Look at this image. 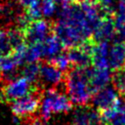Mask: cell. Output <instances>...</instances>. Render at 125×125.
<instances>
[{"label":"cell","instance_id":"9c48e42d","mask_svg":"<svg viewBox=\"0 0 125 125\" xmlns=\"http://www.w3.org/2000/svg\"><path fill=\"white\" fill-rule=\"evenodd\" d=\"M63 80V71L59 69L53 63L45 62L40 65L39 82L48 88H55Z\"/></svg>","mask_w":125,"mask_h":125},{"label":"cell","instance_id":"9a60e30c","mask_svg":"<svg viewBox=\"0 0 125 125\" xmlns=\"http://www.w3.org/2000/svg\"><path fill=\"white\" fill-rule=\"evenodd\" d=\"M108 42H95L92 52V64L99 68H109L108 64Z\"/></svg>","mask_w":125,"mask_h":125},{"label":"cell","instance_id":"5bb4252c","mask_svg":"<svg viewBox=\"0 0 125 125\" xmlns=\"http://www.w3.org/2000/svg\"><path fill=\"white\" fill-rule=\"evenodd\" d=\"M21 66L12 53L0 55V76L5 81H11L17 77V70Z\"/></svg>","mask_w":125,"mask_h":125},{"label":"cell","instance_id":"603a6c76","mask_svg":"<svg viewBox=\"0 0 125 125\" xmlns=\"http://www.w3.org/2000/svg\"><path fill=\"white\" fill-rule=\"evenodd\" d=\"M13 47L10 43L8 31L0 27V55H7L12 53Z\"/></svg>","mask_w":125,"mask_h":125},{"label":"cell","instance_id":"d4e9b609","mask_svg":"<svg viewBox=\"0 0 125 125\" xmlns=\"http://www.w3.org/2000/svg\"><path fill=\"white\" fill-rule=\"evenodd\" d=\"M25 14H26V16L29 18V20L31 21L41 19V17L43 16L42 15V11H41V2L39 4L33 5V6L29 7L28 9H26Z\"/></svg>","mask_w":125,"mask_h":125},{"label":"cell","instance_id":"6da1fadb","mask_svg":"<svg viewBox=\"0 0 125 125\" xmlns=\"http://www.w3.org/2000/svg\"><path fill=\"white\" fill-rule=\"evenodd\" d=\"M56 15L57 21L53 24V31L61 39L64 48L78 47L93 38L96 28L79 4H62Z\"/></svg>","mask_w":125,"mask_h":125},{"label":"cell","instance_id":"5b68a950","mask_svg":"<svg viewBox=\"0 0 125 125\" xmlns=\"http://www.w3.org/2000/svg\"><path fill=\"white\" fill-rule=\"evenodd\" d=\"M41 95L37 91H34L19 100H16L11 104L13 113L18 118H24L31 116L40 107Z\"/></svg>","mask_w":125,"mask_h":125},{"label":"cell","instance_id":"ffe728a7","mask_svg":"<svg viewBox=\"0 0 125 125\" xmlns=\"http://www.w3.org/2000/svg\"><path fill=\"white\" fill-rule=\"evenodd\" d=\"M114 18L116 28L125 24V0H117L111 12Z\"/></svg>","mask_w":125,"mask_h":125},{"label":"cell","instance_id":"4316f807","mask_svg":"<svg viewBox=\"0 0 125 125\" xmlns=\"http://www.w3.org/2000/svg\"><path fill=\"white\" fill-rule=\"evenodd\" d=\"M17 1L21 6V8H24L25 10L28 9L29 7L36 5V4H39L41 2V0H17Z\"/></svg>","mask_w":125,"mask_h":125},{"label":"cell","instance_id":"8992f818","mask_svg":"<svg viewBox=\"0 0 125 125\" xmlns=\"http://www.w3.org/2000/svg\"><path fill=\"white\" fill-rule=\"evenodd\" d=\"M53 30V24L46 20L39 19L33 21L23 31L25 43L27 45L43 43Z\"/></svg>","mask_w":125,"mask_h":125},{"label":"cell","instance_id":"484cf974","mask_svg":"<svg viewBox=\"0 0 125 125\" xmlns=\"http://www.w3.org/2000/svg\"><path fill=\"white\" fill-rule=\"evenodd\" d=\"M95 1L100 5V7L103 10H104L106 14L111 15V12L117 0H95Z\"/></svg>","mask_w":125,"mask_h":125},{"label":"cell","instance_id":"2e32d148","mask_svg":"<svg viewBox=\"0 0 125 125\" xmlns=\"http://www.w3.org/2000/svg\"><path fill=\"white\" fill-rule=\"evenodd\" d=\"M67 55L71 62V64L74 67L86 68L89 67L92 63V55L86 50H84L81 46L69 49Z\"/></svg>","mask_w":125,"mask_h":125},{"label":"cell","instance_id":"8fae6325","mask_svg":"<svg viewBox=\"0 0 125 125\" xmlns=\"http://www.w3.org/2000/svg\"><path fill=\"white\" fill-rule=\"evenodd\" d=\"M87 72L90 80V84L94 94L99 90L108 86L112 76L110 73V68H99V67H87Z\"/></svg>","mask_w":125,"mask_h":125},{"label":"cell","instance_id":"ba28073f","mask_svg":"<svg viewBox=\"0 0 125 125\" xmlns=\"http://www.w3.org/2000/svg\"><path fill=\"white\" fill-rule=\"evenodd\" d=\"M116 34L117 28L114 18L112 15H106L102 19L98 27L94 31L92 39L95 42H108L113 40L116 37Z\"/></svg>","mask_w":125,"mask_h":125},{"label":"cell","instance_id":"d6986e66","mask_svg":"<svg viewBox=\"0 0 125 125\" xmlns=\"http://www.w3.org/2000/svg\"><path fill=\"white\" fill-rule=\"evenodd\" d=\"M39 73H40V64L38 62L26 63L21 71L22 76L28 79L32 84H35L37 81H39Z\"/></svg>","mask_w":125,"mask_h":125},{"label":"cell","instance_id":"7402d4cb","mask_svg":"<svg viewBox=\"0 0 125 125\" xmlns=\"http://www.w3.org/2000/svg\"><path fill=\"white\" fill-rule=\"evenodd\" d=\"M112 83L119 93L122 94L125 91V67L114 71V74L112 75Z\"/></svg>","mask_w":125,"mask_h":125},{"label":"cell","instance_id":"f546056e","mask_svg":"<svg viewBox=\"0 0 125 125\" xmlns=\"http://www.w3.org/2000/svg\"><path fill=\"white\" fill-rule=\"evenodd\" d=\"M2 6H3V4H2V2L0 0V14H1V11H2Z\"/></svg>","mask_w":125,"mask_h":125},{"label":"cell","instance_id":"44dd1931","mask_svg":"<svg viewBox=\"0 0 125 125\" xmlns=\"http://www.w3.org/2000/svg\"><path fill=\"white\" fill-rule=\"evenodd\" d=\"M51 63H53L54 65H56L59 69H61L62 71H67L69 70L71 64V62L68 58L67 53H61L58 56H56L55 58H53L51 61H49Z\"/></svg>","mask_w":125,"mask_h":125},{"label":"cell","instance_id":"f1b7e54d","mask_svg":"<svg viewBox=\"0 0 125 125\" xmlns=\"http://www.w3.org/2000/svg\"><path fill=\"white\" fill-rule=\"evenodd\" d=\"M29 125H43V123L39 119H34V120L31 121V123Z\"/></svg>","mask_w":125,"mask_h":125},{"label":"cell","instance_id":"ac0fdd59","mask_svg":"<svg viewBox=\"0 0 125 125\" xmlns=\"http://www.w3.org/2000/svg\"><path fill=\"white\" fill-rule=\"evenodd\" d=\"M43 56V47L42 43L39 44H33V45H27L26 55H25V62H38Z\"/></svg>","mask_w":125,"mask_h":125},{"label":"cell","instance_id":"3957f363","mask_svg":"<svg viewBox=\"0 0 125 125\" xmlns=\"http://www.w3.org/2000/svg\"><path fill=\"white\" fill-rule=\"evenodd\" d=\"M71 106V101L68 96L56 88H47L41 94L40 115L45 121L49 120L55 113L68 112Z\"/></svg>","mask_w":125,"mask_h":125},{"label":"cell","instance_id":"e0dca14e","mask_svg":"<svg viewBox=\"0 0 125 125\" xmlns=\"http://www.w3.org/2000/svg\"><path fill=\"white\" fill-rule=\"evenodd\" d=\"M42 47H43V56L48 61H51L53 58L61 54L62 49L64 48L62 42L55 33L50 34L45 39V41L42 43Z\"/></svg>","mask_w":125,"mask_h":125},{"label":"cell","instance_id":"277c9868","mask_svg":"<svg viewBox=\"0 0 125 125\" xmlns=\"http://www.w3.org/2000/svg\"><path fill=\"white\" fill-rule=\"evenodd\" d=\"M37 87L23 76L16 77L11 81H8L2 88V98L10 103L19 100L34 91H37Z\"/></svg>","mask_w":125,"mask_h":125},{"label":"cell","instance_id":"30bf717a","mask_svg":"<svg viewBox=\"0 0 125 125\" xmlns=\"http://www.w3.org/2000/svg\"><path fill=\"white\" fill-rule=\"evenodd\" d=\"M101 113L86 105H79L74 111L71 125H101Z\"/></svg>","mask_w":125,"mask_h":125},{"label":"cell","instance_id":"cb8c5ba5","mask_svg":"<svg viewBox=\"0 0 125 125\" xmlns=\"http://www.w3.org/2000/svg\"><path fill=\"white\" fill-rule=\"evenodd\" d=\"M41 11L45 18H51L58 12L57 2L55 0H41Z\"/></svg>","mask_w":125,"mask_h":125},{"label":"cell","instance_id":"83f0119b","mask_svg":"<svg viewBox=\"0 0 125 125\" xmlns=\"http://www.w3.org/2000/svg\"><path fill=\"white\" fill-rule=\"evenodd\" d=\"M84 0H62L63 4H79Z\"/></svg>","mask_w":125,"mask_h":125},{"label":"cell","instance_id":"52a82bcc","mask_svg":"<svg viewBox=\"0 0 125 125\" xmlns=\"http://www.w3.org/2000/svg\"><path fill=\"white\" fill-rule=\"evenodd\" d=\"M92 101L95 108L99 112L114 107L121 102L118 96V91L114 86H106L99 90L94 94Z\"/></svg>","mask_w":125,"mask_h":125},{"label":"cell","instance_id":"4fadbf2b","mask_svg":"<svg viewBox=\"0 0 125 125\" xmlns=\"http://www.w3.org/2000/svg\"><path fill=\"white\" fill-rule=\"evenodd\" d=\"M100 113L104 125H125V102Z\"/></svg>","mask_w":125,"mask_h":125},{"label":"cell","instance_id":"7c38bea8","mask_svg":"<svg viewBox=\"0 0 125 125\" xmlns=\"http://www.w3.org/2000/svg\"><path fill=\"white\" fill-rule=\"evenodd\" d=\"M108 64L113 71L125 67V42L113 40L108 51Z\"/></svg>","mask_w":125,"mask_h":125},{"label":"cell","instance_id":"7a4b0ae2","mask_svg":"<svg viewBox=\"0 0 125 125\" xmlns=\"http://www.w3.org/2000/svg\"><path fill=\"white\" fill-rule=\"evenodd\" d=\"M65 90L71 103L77 105H86L94 94L86 68L74 67L68 70L64 80Z\"/></svg>","mask_w":125,"mask_h":125},{"label":"cell","instance_id":"4dcf8cb0","mask_svg":"<svg viewBox=\"0 0 125 125\" xmlns=\"http://www.w3.org/2000/svg\"><path fill=\"white\" fill-rule=\"evenodd\" d=\"M122 95H123V97H124V99H125V91L122 93Z\"/></svg>","mask_w":125,"mask_h":125}]
</instances>
